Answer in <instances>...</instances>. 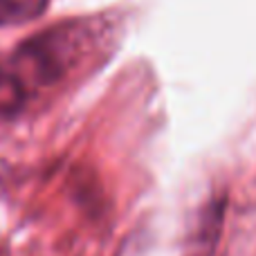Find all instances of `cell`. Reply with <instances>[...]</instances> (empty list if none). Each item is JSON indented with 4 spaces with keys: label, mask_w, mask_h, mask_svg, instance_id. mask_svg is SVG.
<instances>
[{
    "label": "cell",
    "mask_w": 256,
    "mask_h": 256,
    "mask_svg": "<svg viewBox=\"0 0 256 256\" xmlns=\"http://www.w3.org/2000/svg\"><path fill=\"white\" fill-rule=\"evenodd\" d=\"M48 7V0H0V27L22 25L38 18Z\"/></svg>",
    "instance_id": "1"
}]
</instances>
